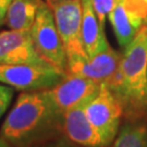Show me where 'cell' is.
<instances>
[{
    "label": "cell",
    "instance_id": "1",
    "mask_svg": "<svg viewBox=\"0 0 147 147\" xmlns=\"http://www.w3.org/2000/svg\"><path fill=\"white\" fill-rule=\"evenodd\" d=\"M63 135V113L46 89L22 92L0 129V136L12 147H37Z\"/></svg>",
    "mask_w": 147,
    "mask_h": 147
},
{
    "label": "cell",
    "instance_id": "4",
    "mask_svg": "<svg viewBox=\"0 0 147 147\" xmlns=\"http://www.w3.org/2000/svg\"><path fill=\"white\" fill-rule=\"evenodd\" d=\"M33 42L38 55L47 63L62 72L68 70V57L57 30L51 9L44 2L31 27Z\"/></svg>",
    "mask_w": 147,
    "mask_h": 147
},
{
    "label": "cell",
    "instance_id": "18",
    "mask_svg": "<svg viewBox=\"0 0 147 147\" xmlns=\"http://www.w3.org/2000/svg\"><path fill=\"white\" fill-rule=\"evenodd\" d=\"M12 0H0V26L5 23L7 12L10 7Z\"/></svg>",
    "mask_w": 147,
    "mask_h": 147
},
{
    "label": "cell",
    "instance_id": "7",
    "mask_svg": "<svg viewBox=\"0 0 147 147\" xmlns=\"http://www.w3.org/2000/svg\"><path fill=\"white\" fill-rule=\"evenodd\" d=\"M100 85L82 75L67 73L58 84L46 89V93L53 106L64 113L76 106L87 104L98 93Z\"/></svg>",
    "mask_w": 147,
    "mask_h": 147
},
{
    "label": "cell",
    "instance_id": "21",
    "mask_svg": "<svg viewBox=\"0 0 147 147\" xmlns=\"http://www.w3.org/2000/svg\"><path fill=\"white\" fill-rule=\"evenodd\" d=\"M46 1H47V0H46Z\"/></svg>",
    "mask_w": 147,
    "mask_h": 147
},
{
    "label": "cell",
    "instance_id": "17",
    "mask_svg": "<svg viewBox=\"0 0 147 147\" xmlns=\"http://www.w3.org/2000/svg\"><path fill=\"white\" fill-rule=\"evenodd\" d=\"M37 147H82V146H79V145L72 143L69 138H67V137L63 135L60 138L50 141V142L46 143V144H42V145Z\"/></svg>",
    "mask_w": 147,
    "mask_h": 147
},
{
    "label": "cell",
    "instance_id": "6",
    "mask_svg": "<svg viewBox=\"0 0 147 147\" xmlns=\"http://www.w3.org/2000/svg\"><path fill=\"white\" fill-rule=\"evenodd\" d=\"M65 75L50 64H0V83L22 92L49 89Z\"/></svg>",
    "mask_w": 147,
    "mask_h": 147
},
{
    "label": "cell",
    "instance_id": "5",
    "mask_svg": "<svg viewBox=\"0 0 147 147\" xmlns=\"http://www.w3.org/2000/svg\"><path fill=\"white\" fill-rule=\"evenodd\" d=\"M84 110L101 137L104 146L109 147L116 138L123 118L120 101L107 85L101 84L98 93L85 105Z\"/></svg>",
    "mask_w": 147,
    "mask_h": 147
},
{
    "label": "cell",
    "instance_id": "20",
    "mask_svg": "<svg viewBox=\"0 0 147 147\" xmlns=\"http://www.w3.org/2000/svg\"><path fill=\"white\" fill-rule=\"evenodd\" d=\"M145 1H146V5H147V0H145Z\"/></svg>",
    "mask_w": 147,
    "mask_h": 147
},
{
    "label": "cell",
    "instance_id": "16",
    "mask_svg": "<svg viewBox=\"0 0 147 147\" xmlns=\"http://www.w3.org/2000/svg\"><path fill=\"white\" fill-rule=\"evenodd\" d=\"M12 97H13L12 87L0 83V119L8 109V107L10 106Z\"/></svg>",
    "mask_w": 147,
    "mask_h": 147
},
{
    "label": "cell",
    "instance_id": "9",
    "mask_svg": "<svg viewBox=\"0 0 147 147\" xmlns=\"http://www.w3.org/2000/svg\"><path fill=\"white\" fill-rule=\"evenodd\" d=\"M0 64H49L35 49L31 30L0 32Z\"/></svg>",
    "mask_w": 147,
    "mask_h": 147
},
{
    "label": "cell",
    "instance_id": "19",
    "mask_svg": "<svg viewBox=\"0 0 147 147\" xmlns=\"http://www.w3.org/2000/svg\"><path fill=\"white\" fill-rule=\"evenodd\" d=\"M0 147H12V146L5 141V138H2V137L0 136Z\"/></svg>",
    "mask_w": 147,
    "mask_h": 147
},
{
    "label": "cell",
    "instance_id": "8",
    "mask_svg": "<svg viewBox=\"0 0 147 147\" xmlns=\"http://www.w3.org/2000/svg\"><path fill=\"white\" fill-rule=\"evenodd\" d=\"M117 40L125 49L147 21L145 0H121L108 16Z\"/></svg>",
    "mask_w": 147,
    "mask_h": 147
},
{
    "label": "cell",
    "instance_id": "2",
    "mask_svg": "<svg viewBox=\"0 0 147 147\" xmlns=\"http://www.w3.org/2000/svg\"><path fill=\"white\" fill-rule=\"evenodd\" d=\"M126 121L147 120V22L124 49L119 68L107 83Z\"/></svg>",
    "mask_w": 147,
    "mask_h": 147
},
{
    "label": "cell",
    "instance_id": "13",
    "mask_svg": "<svg viewBox=\"0 0 147 147\" xmlns=\"http://www.w3.org/2000/svg\"><path fill=\"white\" fill-rule=\"evenodd\" d=\"M42 0H12L5 23L10 30H31Z\"/></svg>",
    "mask_w": 147,
    "mask_h": 147
},
{
    "label": "cell",
    "instance_id": "3",
    "mask_svg": "<svg viewBox=\"0 0 147 147\" xmlns=\"http://www.w3.org/2000/svg\"><path fill=\"white\" fill-rule=\"evenodd\" d=\"M68 57V63L88 58L82 42V0H47Z\"/></svg>",
    "mask_w": 147,
    "mask_h": 147
},
{
    "label": "cell",
    "instance_id": "10",
    "mask_svg": "<svg viewBox=\"0 0 147 147\" xmlns=\"http://www.w3.org/2000/svg\"><path fill=\"white\" fill-rule=\"evenodd\" d=\"M121 57L122 53L109 46L92 58L81 59L68 63L67 72L82 75L100 84H107L116 74Z\"/></svg>",
    "mask_w": 147,
    "mask_h": 147
},
{
    "label": "cell",
    "instance_id": "22",
    "mask_svg": "<svg viewBox=\"0 0 147 147\" xmlns=\"http://www.w3.org/2000/svg\"><path fill=\"white\" fill-rule=\"evenodd\" d=\"M146 22H147V21H146Z\"/></svg>",
    "mask_w": 147,
    "mask_h": 147
},
{
    "label": "cell",
    "instance_id": "11",
    "mask_svg": "<svg viewBox=\"0 0 147 147\" xmlns=\"http://www.w3.org/2000/svg\"><path fill=\"white\" fill-rule=\"evenodd\" d=\"M86 104L79 105L63 113V134L82 147H105L98 132L85 115Z\"/></svg>",
    "mask_w": 147,
    "mask_h": 147
},
{
    "label": "cell",
    "instance_id": "12",
    "mask_svg": "<svg viewBox=\"0 0 147 147\" xmlns=\"http://www.w3.org/2000/svg\"><path fill=\"white\" fill-rule=\"evenodd\" d=\"M82 42L88 58L110 46L106 39L104 26L95 13L92 0H82Z\"/></svg>",
    "mask_w": 147,
    "mask_h": 147
},
{
    "label": "cell",
    "instance_id": "14",
    "mask_svg": "<svg viewBox=\"0 0 147 147\" xmlns=\"http://www.w3.org/2000/svg\"><path fill=\"white\" fill-rule=\"evenodd\" d=\"M112 147H147V124L144 121H126L120 126Z\"/></svg>",
    "mask_w": 147,
    "mask_h": 147
},
{
    "label": "cell",
    "instance_id": "15",
    "mask_svg": "<svg viewBox=\"0 0 147 147\" xmlns=\"http://www.w3.org/2000/svg\"><path fill=\"white\" fill-rule=\"evenodd\" d=\"M120 1L121 0H92L95 13L102 26H105L106 18H108L109 13Z\"/></svg>",
    "mask_w": 147,
    "mask_h": 147
}]
</instances>
